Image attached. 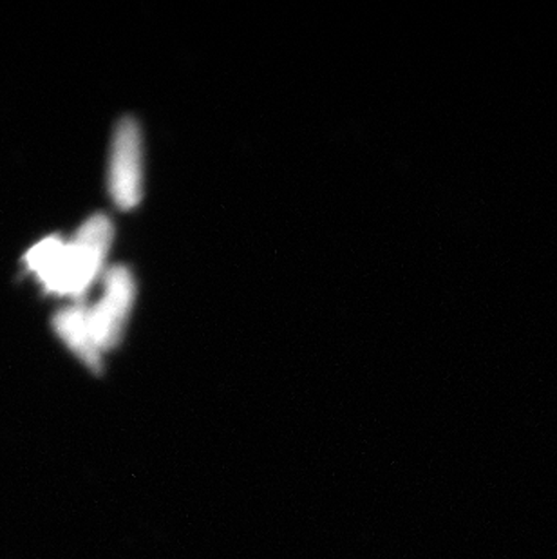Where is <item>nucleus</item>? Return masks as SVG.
<instances>
[{
    "instance_id": "nucleus-1",
    "label": "nucleus",
    "mask_w": 557,
    "mask_h": 559,
    "mask_svg": "<svg viewBox=\"0 0 557 559\" xmlns=\"http://www.w3.org/2000/svg\"><path fill=\"white\" fill-rule=\"evenodd\" d=\"M111 239V222L106 216L90 217L76 238L63 245L51 280L46 281L44 286L60 296H80L100 272Z\"/></svg>"
},
{
    "instance_id": "nucleus-2",
    "label": "nucleus",
    "mask_w": 557,
    "mask_h": 559,
    "mask_svg": "<svg viewBox=\"0 0 557 559\" xmlns=\"http://www.w3.org/2000/svg\"><path fill=\"white\" fill-rule=\"evenodd\" d=\"M143 154L140 127L126 118L116 127L111 153V195L116 205L129 211L142 200Z\"/></svg>"
},
{
    "instance_id": "nucleus-3",
    "label": "nucleus",
    "mask_w": 557,
    "mask_h": 559,
    "mask_svg": "<svg viewBox=\"0 0 557 559\" xmlns=\"http://www.w3.org/2000/svg\"><path fill=\"white\" fill-rule=\"evenodd\" d=\"M134 280L123 266H115L106 275V288L95 308H90L91 324L102 352L115 348L120 341L127 317L134 301Z\"/></svg>"
},
{
    "instance_id": "nucleus-4",
    "label": "nucleus",
    "mask_w": 557,
    "mask_h": 559,
    "mask_svg": "<svg viewBox=\"0 0 557 559\" xmlns=\"http://www.w3.org/2000/svg\"><path fill=\"white\" fill-rule=\"evenodd\" d=\"M55 330L90 370L100 371L102 349L96 343L95 330L91 324L90 308L73 305L58 311L55 317Z\"/></svg>"
}]
</instances>
